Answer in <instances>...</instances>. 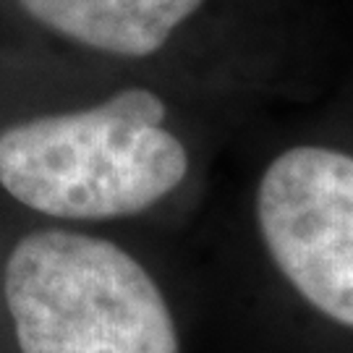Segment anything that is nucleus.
<instances>
[{
	"instance_id": "f257e3e1",
	"label": "nucleus",
	"mask_w": 353,
	"mask_h": 353,
	"mask_svg": "<svg viewBox=\"0 0 353 353\" xmlns=\"http://www.w3.org/2000/svg\"><path fill=\"white\" fill-rule=\"evenodd\" d=\"M230 157L220 265L239 312L272 353H353V63Z\"/></svg>"
},
{
	"instance_id": "f03ea898",
	"label": "nucleus",
	"mask_w": 353,
	"mask_h": 353,
	"mask_svg": "<svg viewBox=\"0 0 353 353\" xmlns=\"http://www.w3.org/2000/svg\"><path fill=\"white\" fill-rule=\"evenodd\" d=\"M52 94L0 128V189L50 225H186L259 121L118 68Z\"/></svg>"
},
{
	"instance_id": "7ed1b4c3",
	"label": "nucleus",
	"mask_w": 353,
	"mask_h": 353,
	"mask_svg": "<svg viewBox=\"0 0 353 353\" xmlns=\"http://www.w3.org/2000/svg\"><path fill=\"white\" fill-rule=\"evenodd\" d=\"M87 63L160 81L252 118L325 94L353 63L332 0H13Z\"/></svg>"
},
{
	"instance_id": "20e7f679",
	"label": "nucleus",
	"mask_w": 353,
	"mask_h": 353,
	"mask_svg": "<svg viewBox=\"0 0 353 353\" xmlns=\"http://www.w3.org/2000/svg\"><path fill=\"white\" fill-rule=\"evenodd\" d=\"M0 299L16 353H189L173 280L110 230L26 228L6 252Z\"/></svg>"
}]
</instances>
